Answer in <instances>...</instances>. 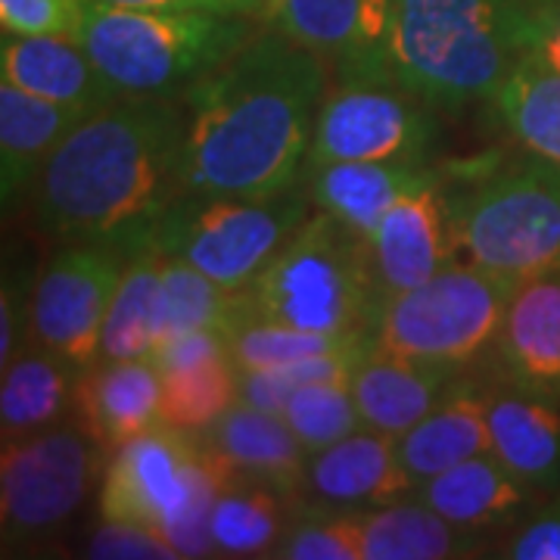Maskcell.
Wrapping results in <instances>:
<instances>
[{
  "instance_id": "6da1fadb",
  "label": "cell",
  "mask_w": 560,
  "mask_h": 560,
  "mask_svg": "<svg viewBox=\"0 0 560 560\" xmlns=\"http://www.w3.org/2000/svg\"><path fill=\"white\" fill-rule=\"evenodd\" d=\"M327 88V62L261 22L231 60L180 97L184 194L268 197L300 184Z\"/></svg>"
},
{
  "instance_id": "7a4b0ae2",
  "label": "cell",
  "mask_w": 560,
  "mask_h": 560,
  "mask_svg": "<svg viewBox=\"0 0 560 560\" xmlns=\"http://www.w3.org/2000/svg\"><path fill=\"white\" fill-rule=\"evenodd\" d=\"M187 116L180 101L119 97L88 113L32 190L40 231L62 246H103L125 259L153 253L184 197Z\"/></svg>"
},
{
  "instance_id": "3957f363",
  "label": "cell",
  "mask_w": 560,
  "mask_h": 560,
  "mask_svg": "<svg viewBox=\"0 0 560 560\" xmlns=\"http://www.w3.org/2000/svg\"><path fill=\"white\" fill-rule=\"evenodd\" d=\"M523 54V0H399L393 72L440 113L489 103Z\"/></svg>"
},
{
  "instance_id": "277c9868",
  "label": "cell",
  "mask_w": 560,
  "mask_h": 560,
  "mask_svg": "<svg viewBox=\"0 0 560 560\" xmlns=\"http://www.w3.org/2000/svg\"><path fill=\"white\" fill-rule=\"evenodd\" d=\"M259 28L256 16L128 10L91 0L81 44L121 97L180 101Z\"/></svg>"
},
{
  "instance_id": "5b68a950",
  "label": "cell",
  "mask_w": 560,
  "mask_h": 560,
  "mask_svg": "<svg viewBox=\"0 0 560 560\" xmlns=\"http://www.w3.org/2000/svg\"><path fill=\"white\" fill-rule=\"evenodd\" d=\"M228 470L206 452L200 436L160 423L119 448L106 464L103 521L150 526L172 541L178 558H209V517Z\"/></svg>"
},
{
  "instance_id": "8992f818",
  "label": "cell",
  "mask_w": 560,
  "mask_h": 560,
  "mask_svg": "<svg viewBox=\"0 0 560 560\" xmlns=\"http://www.w3.org/2000/svg\"><path fill=\"white\" fill-rule=\"evenodd\" d=\"M243 296L261 318L334 337H371L381 305L361 241L324 212L302 221Z\"/></svg>"
},
{
  "instance_id": "52a82bcc",
  "label": "cell",
  "mask_w": 560,
  "mask_h": 560,
  "mask_svg": "<svg viewBox=\"0 0 560 560\" xmlns=\"http://www.w3.org/2000/svg\"><path fill=\"white\" fill-rule=\"evenodd\" d=\"M458 259L521 283L560 268V165L529 156L489 168L448 200Z\"/></svg>"
},
{
  "instance_id": "ba28073f",
  "label": "cell",
  "mask_w": 560,
  "mask_h": 560,
  "mask_svg": "<svg viewBox=\"0 0 560 560\" xmlns=\"http://www.w3.org/2000/svg\"><path fill=\"white\" fill-rule=\"evenodd\" d=\"M315 212L305 184L268 197L184 194L162 221L153 253L194 265L231 293H243Z\"/></svg>"
},
{
  "instance_id": "9c48e42d",
  "label": "cell",
  "mask_w": 560,
  "mask_h": 560,
  "mask_svg": "<svg viewBox=\"0 0 560 560\" xmlns=\"http://www.w3.org/2000/svg\"><path fill=\"white\" fill-rule=\"evenodd\" d=\"M517 283L455 259L418 287L377 305L371 342L408 359L464 368L499 337Z\"/></svg>"
},
{
  "instance_id": "30bf717a",
  "label": "cell",
  "mask_w": 560,
  "mask_h": 560,
  "mask_svg": "<svg viewBox=\"0 0 560 560\" xmlns=\"http://www.w3.org/2000/svg\"><path fill=\"white\" fill-rule=\"evenodd\" d=\"M440 109L396 75H342L320 103L308 165L327 162H430Z\"/></svg>"
},
{
  "instance_id": "8fae6325",
  "label": "cell",
  "mask_w": 560,
  "mask_h": 560,
  "mask_svg": "<svg viewBox=\"0 0 560 560\" xmlns=\"http://www.w3.org/2000/svg\"><path fill=\"white\" fill-rule=\"evenodd\" d=\"M97 440L75 423L3 442L0 452V529L3 548H22L57 533L91 495Z\"/></svg>"
},
{
  "instance_id": "7c38bea8",
  "label": "cell",
  "mask_w": 560,
  "mask_h": 560,
  "mask_svg": "<svg viewBox=\"0 0 560 560\" xmlns=\"http://www.w3.org/2000/svg\"><path fill=\"white\" fill-rule=\"evenodd\" d=\"M125 265V256L103 246H62L32 283V340L81 371L94 368Z\"/></svg>"
},
{
  "instance_id": "4fadbf2b",
  "label": "cell",
  "mask_w": 560,
  "mask_h": 560,
  "mask_svg": "<svg viewBox=\"0 0 560 560\" xmlns=\"http://www.w3.org/2000/svg\"><path fill=\"white\" fill-rule=\"evenodd\" d=\"M399 0H268L265 25L327 62L330 75H396Z\"/></svg>"
},
{
  "instance_id": "5bb4252c",
  "label": "cell",
  "mask_w": 560,
  "mask_h": 560,
  "mask_svg": "<svg viewBox=\"0 0 560 560\" xmlns=\"http://www.w3.org/2000/svg\"><path fill=\"white\" fill-rule=\"evenodd\" d=\"M361 256L381 302L430 280L458 259L442 180L396 202L361 241Z\"/></svg>"
},
{
  "instance_id": "9a60e30c",
  "label": "cell",
  "mask_w": 560,
  "mask_h": 560,
  "mask_svg": "<svg viewBox=\"0 0 560 560\" xmlns=\"http://www.w3.org/2000/svg\"><path fill=\"white\" fill-rule=\"evenodd\" d=\"M418 482L401 467L393 436L361 427L346 440L334 442L305 458L300 495L293 504L330 508V511H364L389 501L411 499Z\"/></svg>"
},
{
  "instance_id": "2e32d148",
  "label": "cell",
  "mask_w": 560,
  "mask_h": 560,
  "mask_svg": "<svg viewBox=\"0 0 560 560\" xmlns=\"http://www.w3.org/2000/svg\"><path fill=\"white\" fill-rule=\"evenodd\" d=\"M442 180L433 162H327L308 165L302 184L315 212H324L364 241L381 219L408 194Z\"/></svg>"
},
{
  "instance_id": "e0dca14e",
  "label": "cell",
  "mask_w": 560,
  "mask_h": 560,
  "mask_svg": "<svg viewBox=\"0 0 560 560\" xmlns=\"http://www.w3.org/2000/svg\"><path fill=\"white\" fill-rule=\"evenodd\" d=\"M492 352L504 381L560 405V268L514 287Z\"/></svg>"
},
{
  "instance_id": "ac0fdd59",
  "label": "cell",
  "mask_w": 560,
  "mask_h": 560,
  "mask_svg": "<svg viewBox=\"0 0 560 560\" xmlns=\"http://www.w3.org/2000/svg\"><path fill=\"white\" fill-rule=\"evenodd\" d=\"M458 381V368L408 359L371 342L349 377V393L364 427L399 440L420 418H427Z\"/></svg>"
},
{
  "instance_id": "d6986e66",
  "label": "cell",
  "mask_w": 560,
  "mask_h": 560,
  "mask_svg": "<svg viewBox=\"0 0 560 560\" xmlns=\"http://www.w3.org/2000/svg\"><path fill=\"white\" fill-rule=\"evenodd\" d=\"M200 442L231 477L265 482L290 501L300 495L308 452L290 423L275 411L237 401L202 433Z\"/></svg>"
},
{
  "instance_id": "ffe728a7",
  "label": "cell",
  "mask_w": 560,
  "mask_h": 560,
  "mask_svg": "<svg viewBox=\"0 0 560 560\" xmlns=\"http://www.w3.org/2000/svg\"><path fill=\"white\" fill-rule=\"evenodd\" d=\"M0 79L35 97L88 113L121 97L81 40L54 35H3Z\"/></svg>"
},
{
  "instance_id": "44dd1931",
  "label": "cell",
  "mask_w": 560,
  "mask_h": 560,
  "mask_svg": "<svg viewBox=\"0 0 560 560\" xmlns=\"http://www.w3.org/2000/svg\"><path fill=\"white\" fill-rule=\"evenodd\" d=\"M492 455L536 492L560 489V405L517 383L486 389Z\"/></svg>"
},
{
  "instance_id": "7402d4cb",
  "label": "cell",
  "mask_w": 560,
  "mask_h": 560,
  "mask_svg": "<svg viewBox=\"0 0 560 560\" xmlns=\"http://www.w3.org/2000/svg\"><path fill=\"white\" fill-rule=\"evenodd\" d=\"M84 116L88 109L44 101L0 79V200L7 212L35 190L44 165Z\"/></svg>"
},
{
  "instance_id": "603a6c76",
  "label": "cell",
  "mask_w": 560,
  "mask_h": 560,
  "mask_svg": "<svg viewBox=\"0 0 560 560\" xmlns=\"http://www.w3.org/2000/svg\"><path fill=\"white\" fill-rule=\"evenodd\" d=\"M75 405L97 445L113 452L162 423V371L153 359L97 361L81 374Z\"/></svg>"
},
{
  "instance_id": "cb8c5ba5",
  "label": "cell",
  "mask_w": 560,
  "mask_h": 560,
  "mask_svg": "<svg viewBox=\"0 0 560 560\" xmlns=\"http://www.w3.org/2000/svg\"><path fill=\"white\" fill-rule=\"evenodd\" d=\"M536 489L514 477L492 452L467 458L420 482L415 499L430 504L436 514L460 529L482 533L492 526L514 523L529 511Z\"/></svg>"
},
{
  "instance_id": "d4e9b609",
  "label": "cell",
  "mask_w": 560,
  "mask_h": 560,
  "mask_svg": "<svg viewBox=\"0 0 560 560\" xmlns=\"http://www.w3.org/2000/svg\"><path fill=\"white\" fill-rule=\"evenodd\" d=\"M396 448L401 467L418 486L460 460L489 452L492 436L486 420V389L470 381H458L427 418L401 433Z\"/></svg>"
},
{
  "instance_id": "484cf974",
  "label": "cell",
  "mask_w": 560,
  "mask_h": 560,
  "mask_svg": "<svg viewBox=\"0 0 560 560\" xmlns=\"http://www.w3.org/2000/svg\"><path fill=\"white\" fill-rule=\"evenodd\" d=\"M79 364L62 359L60 352L28 342L16 359L3 368L0 381V430L3 442L20 440L57 427L79 401Z\"/></svg>"
},
{
  "instance_id": "4316f807",
  "label": "cell",
  "mask_w": 560,
  "mask_h": 560,
  "mask_svg": "<svg viewBox=\"0 0 560 560\" xmlns=\"http://www.w3.org/2000/svg\"><path fill=\"white\" fill-rule=\"evenodd\" d=\"M364 560H452L480 555V533L460 529L420 499L355 511Z\"/></svg>"
},
{
  "instance_id": "83f0119b",
  "label": "cell",
  "mask_w": 560,
  "mask_h": 560,
  "mask_svg": "<svg viewBox=\"0 0 560 560\" xmlns=\"http://www.w3.org/2000/svg\"><path fill=\"white\" fill-rule=\"evenodd\" d=\"M489 106L529 156L560 165V66L523 50Z\"/></svg>"
},
{
  "instance_id": "f1b7e54d",
  "label": "cell",
  "mask_w": 560,
  "mask_h": 560,
  "mask_svg": "<svg viewBox=\"0 0 560 560\" xmlns=\"http://www.w3.org/2000/svg\"><path fill=\"white\" fill-rule=\"evenodd\" d=\"M287 501L265 482L228 474L209 517L215 558H271L290 526Z\"/></svg>"
},
{
  "instance_id": "f546056e",
  "label": "cell",
  "mask_w": 560,
  "mask_h": 560,
  "mask_svg": "<svg viewBox=\"0 0 560 560\" xmlns=\"http://www.w3.org/2000/svg\"><path fill=\"white\" fill-rule=\"evenodd\" d=\"M228 355L237 371H278L296 361L315 359L324 352H337L364 337H334V334H312L300 327H287L268 320L249 308L246 296H237L234 315L224 324Z\"/></svg>"
},
{
  "instance_id": "4dcf8cb0",
  "label": "cell",
  "mask_w": 560,
  "mask_h": 560,
  "mask_svg": "<svg viewBox=\"0 0 560 560\" xmlns=\"http://www.w3.org/2000/svg\"><path fill=\"white\" fill-rule=\"evenodd\" d=\"M162 256L147 253L128 259L119 290L103 324L101 361L150 359L156 349V305H160Z\"/></svg>"
},
{
  "instance_id": "1f68e13d",
  "label": "cell",
  "mask_w": 560,
  "mask_h": 560,
  "mask_svg": "<svg viewBox=\"0 0 560 560\" xmlns=\"http://www.w3.org/2000/svg\"><path fill=\"white\" fill-rule=\"evenodd\" d=\"M241 293H231L206 278L194 265L162 256L160 305H156V346L165 340L200 330V327H221L234 315ZM156 352V349H153Z\"/></svg>"
},
{
  "instance_id": "d6a6232c",
  "label": "cell",
  "mask_w": 560,
  "mask_h": 560,
  "mask_svg": "<svg viewBox=\"0 0 560 560\" xmlns=\"http://www.w3.org/2000/svg\"><path fill=\"white\" fill-rule=\"evenodd\" d=\"M237 401L241 383L231 355L162 374V423L180 433L202 436Z\"/></svg>"
},
{
  "instance_id": "836d02e7",
  "label": "cell",
  "mask_w": 560,
  "mask_h": 560,
  "mask_svg": "<svg viewBox=\"0 0 560 560\" xmlns=\"http://www.w3.org/2000/svg\"><path fill=\"white\" fill-rule=\"evenodd\" d=\"M280 418L290 423L308 455L364 427L349 383H302L287 396Z\"/></svg>"
},
{
  "instance_id": "e575fe53",
  "label": "cell",
  "mask_w": 560,
  "mask_h": 560,
  "mask_svg": "<svg viewBox=\"0 0 560 560\" xmlns=\"http://www.w3.org/2000/svg\"><path fill=\"white\" fill-rule=\"evenodd\" d=\"M283 539L271 551L278 560H364L355 511L296 504Z\"/></svg>"
},
{
  "instance_id": "d590c367",
  "label": "cell",
  "mask_w": 560,
  "mask_h": 560,
  "mask_svg": "<svg viewBox=\"0 0 560 560\" xmlns=\"http://www.w3.org/2000/svg\"><path fill=\"white\" fill-rule=\"evenodd\" d=\"M91 0H0L3 35H54L81 40Z\"/></svg>"
},
{
  "instance_id": "8d00e7d4",
  "label": "cell",
  "mask_w": 560,
  "mask_h": 560,
  "mask_svg": "<svg viewBox=\"0 0 560 560\" xmlns=\"http://www.w3.org/2000/svg\"><path fill=\"white\" fill-rule=\"evenodd\" d=\"M88 558L97 560H175L178 551L172 548V541L160 536L150 526L138 523L103 521L94 536L88 541Z\"/></svg>"
},
{
  "instance_id": "74e56055",
  "label": "cell",
  "mask_w": 560,
  "mask_h": 560,
  "mask_svg": "<svg viewBox=\"0 0 560 560\" xmlns=\"http://www.w3.org/2000/svg\"><path fill=\"white\" fill-rule=\"evenodd\" d=\"M499 555L511 560H560V495L533 511L514 536H508Z\"/></svg>"
},
{
  "instance_id": "f35d334b",
  "label": "cell",
  "mask_w": 560,
  "mask_h": 560,
  "mask_svg": "<svg viewBox=\"0 0 560 560\" xmlns=\"http://www.w3.org/2000/svg\"><path fill=\"white\" fill-rule=\"evenodd\" d=\"M32 342V287L7 275L0 290V368L20 355Z\"/></svg>"
},
{
  "instance_id": "ab89813d",
  "label": "cell",
  "mask_w": 560,
  "mask_h": 560,
  "mask_svg": "<svg viewBox=\"0 0 560 560\" xmlns=\"http://www.w3.org/2000/svg\"><path fill=\"white\" fill-rule=\"evenodd\" d=\"M224 355H228L224 330L221 327H200V330H187V334H178V337L156 346V352L150 359L162 374H175V371L194 368L202 361L224 359Z\"/></svg>"
},
{
  "instance_id": "60d3db41",
  "label": "cell",
  "mask_w": 560,
  "mask_h": 560,
  "mask_svg": "<svg viewBox=\"0 0 560 560\" xmlns=\"http://www.w3.org/2000/svg\"><path fill=\"white\" fill-rule=\"evenodd\" d=\"M523 50L560 66V0H523Z\"/></svg>"
},
{
  "instance_id": "b9f144b4",
  "label": "cell",
  "mask_w": 560,
  "mask_h": 560,
  "mask_svg": "<svg viewBox=\"0 0 560 560\" xmlns=\"http://www.w3.org/2000/svg\"><path fill=\"white\" fill-rule=\"evenodd\" d=\"M106 7L128 10H168V13H224V16H256L265 22L268 0H94Z\"/></svg>"
}]
</instances>
